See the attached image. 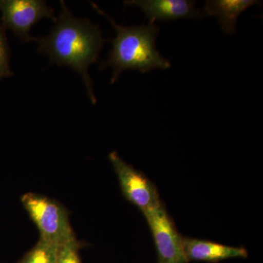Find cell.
Returning <instances> with one entry per match:
<instances>
[{"mask_svg": "<svg viewBox=\"0 0 263 263\" xmlns=\"http://www.w3.org/2000/svg\"><path fill=\"white\" fill-rule=\"evenodd\" d=\"M125 5L138 7L145 13L149 24L156 21L169 22L179 18H202L203 12L196 8L195 1L190 0H129Z\"/></svg>", "mask_w": 263, "mask_h": 263, "instance_id": "obj_7", "label": "cell"}, {"mask_svg": "<svg viewBox=\"0 0 263 263\" xmlns=\"http://www.w3.org/2000/svg\"><path fill=\"white\" fill-rule=\"evenodd\" d=\"M10 69L9 50L4 32L0 27V79L12 76Z\"/></svg>", "mask_w": 263, "mask_h": 263, "instance_id": "obj_12", "label": "cell"}, {"mask_svg": "<svg viewBox=\"0 0 263 263\" xmlns=\"http://www.w3.org/2000/svg\"><path fill=\"white\" fill-rule=\"evenodd\" d=\"M60 246L40 238L18 263H57Z\"/></svg>", "mask_w": 263, "mask_h": 263, "instance_id": "obj_10", "label": "cell"}, {"mask_svg": "<svg viewBox=\"0 0 263 263\" xmlns=\"http://www.w3.org/2000/svg\"><path fill=\"white\" fill-rule=\"evenodd\" d=\"M22 204L37 226L41 239L62 246L76 238L69 216L61 204L39 194L22 195Z\"/></svg>", "mask_w": 263, "mask_h": 263, "instance_id": "obj_3", "label": "cell"}, {"mask_svg": "<svg viewBox=\"0 0 263 263\" xmlns=\"http://www.w3.org/2000/svg\"><path fill=\"white\" fill-rule=\"evenodd\" d=\"M98 13L108 19L117 31V36L112 41V48L108 58L100 64V69L113 68L112 84L119 79L123 71L136 70L141 73L171 67L169 60H166L156 47V39L160 29L155 24L140 26H122L110 18L108 14L92 3Z\"/></svg>", "mask_w": 263, "mask_h": 263, "instance_id": "obj_2", "label": "cell"}, {"mask_svg": "<svg viewBox=\"0 0 263 263\" xmlns=\"http://www.w3.org/2000/svg\"><path fill=\"white\" fill-rule=\"evenodd\" d=\"M81 243L76 238L60 246L57 263H81L79 250Z\"/></svg>", "mask_w": 263, "mask_h": 263, "instance_id": "obj_11", "label": "cell"}, {"mask_svg": "<svg viewBox=\"0 0 263 263\" xmlns=\"http://www.w3.org/2000/svg\"><path fill=\"white\" fill-rule=\"evenodd\" d=\"M254 5H261L256 0H208L203 13L205 16H215L222 32L227 34L237 32V22L243 11Z\"/></svg>", "mask_w": 263, "mask_h": 263, "instance_id": "obj_9", "label": "cell"}, {"mask_svg": "<svg viewBox=\"0 0 263 263\" xmlns=\"http://www.w3.org/2000/svg\"><path fill=\"white\" fill-rule=\"evenodd\" d=\"M108 159L117 174L123 195L142 213L162 202L158 190L146 175L123 160L117 152H110Z\"/></svg>", "mask_w": 263, "mask_h": 263, "instance_id": "obj_5", "label": "cell"}, {"mask_svg": "<svg viewBox=\"0 0 263 263\" xmlns=\"http://www.w3.org/2000/svg\"><path fill=\"white\" fill-rule=\"evenodd\" d=\"M152 232L159 263H187L180 235L162 202L143 213Z\"/></svg>", "mask_w": 263, "mask_h": 263, "instance_id": "obj_4", "label": "cell"}, {"mask_svg": "<svg viewBox=\"0 0 263 263\" xmlns=\"http://www.w3.org/2000/svg\"><path fill=\"white\" fill-rule=\"evenodd\" d=\"M3 24L22 41H34L30 31L41 19L56 22L54 10L43 0H0Z\"/></svg>", "mask_w": 263, "mask_h": 263, "instance_id": "obj_6", "label": "cell"}, {"mask_svg": "<svg viewBox=\"0 0 263 263\" xmlns=\"http://www.w3.org/2000/svg\"><path fill=\"white\" fill-rule=\"evenodd\" d=\"M183 248L188 262L190 261L216 263L233 258H247L245 247H230L210 241L183 237Z\"/></svg>", "mask_w": 263, "mask_h": 263, "instance_id": "obj_8", "label": "cell"}, {"mask_svg": "<svg viewBox=\"0 0 263 263\" xmlns=\"http://www.w3.org/2000/svg\"><path fill=\"white\" fill-rule=\"evenodd\" d=\"M61 11L54 26L47 36L34 37L38 43V51L49 57L58 66H68L80 74L93 105L97 103L92 81L88 68L98 61L104 44L100 27L86 18H77L60 1Z\"/></svg>", "mask_w": 263, "mask_h": 263, "instance_id": "obj_1", "label": "cell"}]
</instances>
